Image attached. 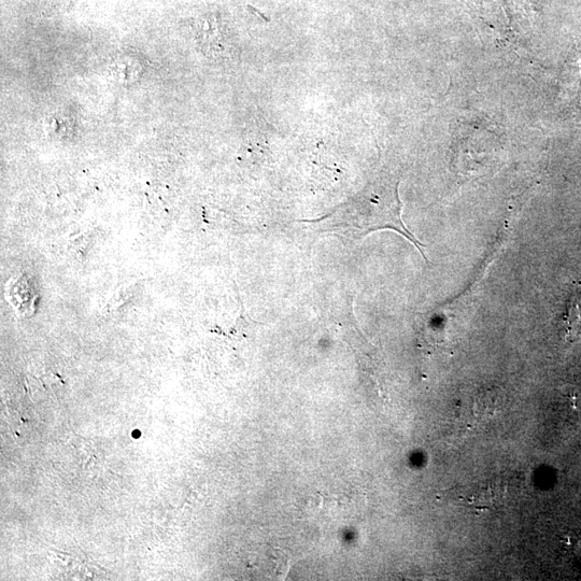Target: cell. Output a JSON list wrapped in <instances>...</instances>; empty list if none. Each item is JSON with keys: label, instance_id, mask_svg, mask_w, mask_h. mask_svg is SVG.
<instances>
[{"label": "cell", "instance_id": "1", "mask_svg": "<svg viewBox=\"0 0 581 581\" xmlns=\"http://www.w3.org/2000/svg\"><path fill=\"white\" fill-rule=\"evenodd\" d=\"M302 222L317 226L320 232L337 233L354 239H361L373 232L390 230L409 240L428 261L424 253L425 246L406 228L402 219L398 188H367L334 208L330 214Z\"/></svg>", "mask_w": 581, "mask_h": 581}, {"label": "cell", "instance_id": "2", "mask_svg": "<svg viewBox=\"0 0 581 581\" xmlns=\"http://www.w3.org/2000/svg\"><path fill=\"white\" fill-rule=\"evenodd\" d=\"M564 320L566 339L577 342L581 338V280L574 283Z\"/></svg>", "mask_w": 581, "mask_h": 581}]
</instances>
